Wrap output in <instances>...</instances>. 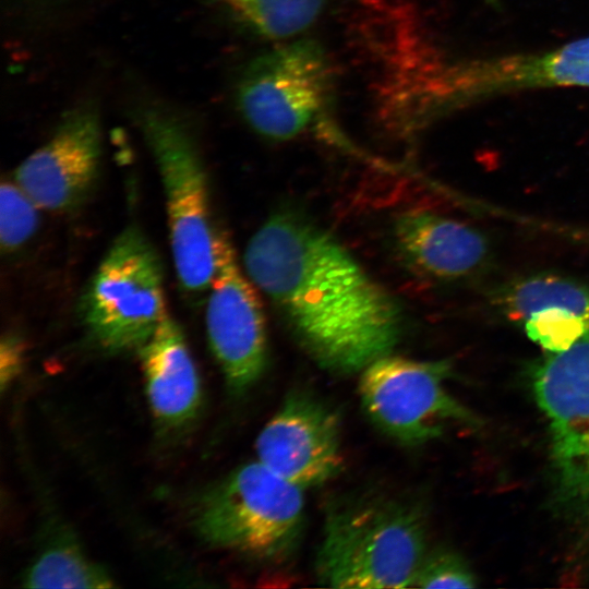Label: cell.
<instances>
[{
	"mask_svg": "<svg viewBox=\"0 0 589 589\" xmlns=\"http://www.w3.org/2000/svg\"><path fill=\"white\" fill-rule=\"evenodd\" d=\"M139 124L163 183L178 280L187 291L202 292L216 273L217 230L199 147L183 121L166 109L142 110Z\"/></svg>",
	"mask_w": 589,
	"mask_h": 589,
	"instance_id": "277c9868",
	"label": "cell"
},
{
	"mask_svg": "<svg viewBox=\"0 0 589 589\" xmlns=\"http://www.w3.org/2000/svg\"><path fill=\"white\" fill-rule=\"evenodd\" d=\"M101 159V128L94 107L65 112L49 140L14 171V181L39 208L64 212L93 188Z\"/></svg>",
	"mask_w": 589,
	"mask_h": 589,
	"instance_id": "8fae6325",
	"label": "cell"
},
{
	"mask_svg": "<svg viewBox=\"0 0 589 589\" xmlns=\"http://www.w3.org/2000/svg\"><path fill=\"white\" fill-rule=\"evenodd\" d=\"M334 73L313 39L280 45L254 58L237 85V106L257 134L275 141L306 131L332 103Z\"/></svg>",
	"mask_w": 589,
	"mask_h": 589,
	"instance_id": "8992f818",
	"label": "cell"
},
{
	"mask_svg": "<svg viewBox=\"0 0 589 589\" xmlns=\"http://www.w3.org/2000/svg\"><path fill=\"white\" fill-rule=\"evenodd\" d=\"M504 314L548 353L561 352L589 335V286L553 274L520 278L497 298Z\"/></svg>",
	"mask_w": 589,
	"mask_h": 589,
	"instance_id": "7c38bea8",
	"label": "cell"
},
{
	"mask_svg": "<svg viewBox=\"0 0 589 589\" xmlns=\"http://www.w3.org/2000/svg\"><path fill=\"white\" fill-rule=\"evenodd\" d=\"M24 580L31 588L112 587L107 572L72 545H59L44 552L28 568Z\"/></svg>",
	"mask_w": 589,
	"mask_h": 589,
	"instance_id": "e0dca14e",
	"label": "cell"
},
{
	"mask_svg": "<svg viewBox=\"0 0 589 589\" xmlns=\"http://www.w3.org/2000/svg\"><path fill=\"white\" fill-rule=\"evenodd\" d=\"M532 388L548 424L558 501L589 526V335L537 363Z\"/></svg>",
	"mask_w": 589,
	"mask_h": 589,
	"instance_id": "ba28073f",
	"label": "cell"
},
{
	"mask_svg": "<svg viewBox=\"0 0 589 589\" xmlns=\"http://www.w3.org/2000/svg\"><path fill=\"white\" fill-rule=\"evenodd\" d=\"M450 371L446 360L385 354L360 372L362 409L380 432L401 445L437 438L453 424L473 422L470 411L446 388Z\"/></svg>",
	"mask_w": 589,
	"mask_h": 589,
	"instance_id": "52a82bcc",
	"label": "cell"
},
{
	"mask_svg": "<svg viewBox=\"0 0 589 589\" xmlns=\"http://www.w3.org/2000/svg\"><path fill=\"white\" fill-rule=\"evenodd\" d=\"M247 275L323 370L360 373L400 341L398 303L328 232L291 212L269 216L243 255Z\"/></svg>",
	"mask_w": 589,
	"mask_h": 589,
	"instance_id": "6da1fadb",
	"label": "cell"
},
{
	"mask_svg": "<svg viewBox=\"0 0 589 589\" xmlns=\"http://www.w3.org/2000/svg\"><path fill=\"white\" fill-rule=\"evenodd\" d=\"M163 275L155 248L137 227L119 233L80 301L81 320L101 349H140L152 337L167 314Z\"/></svg>",
	"mask_w": 589,
	"mask_h": 589,
	"instance_id": "5b68a950",
	"label": "cell"
},
{
	"mask_svg": "<svg viewBox=\"0 0 589 589\" xmlns=\"http://www.w3.org/2000/svg\"><path fill=\"white\" fill-rule=\"evenodd\" d=\"M23 358V344L17 336L3 335L0 344V371L2 388L19 373Z\"/></svg>",
	"mask_w": 589,
	"mask_h": 589,
	"instance_id": "ffe728a7",
	"label": "cell"
},
{
	"mask_svg": "<svg viewBox=\"0 0 589 589\" xmlns=\"http://www.w3.org/2000/svg\"><path fill=\"white\" fill-rule=\"evenodd\" d=\"M303 491L256 459L201 495L193 524L212 545L262 564L280 565L296 554L303 538Z\"/></svg>",
	"mask_w": 589,
	"mask_h": 589,
	"instance_id": "3957f363",
	"label": "cell"
},
{
	"mask_svg": "<svg viewBox=\"0 0 589 589\" xmlns=\"http://www.w3.org/2000/svg\"><path fill=\"white\" fill-rule=\"evenodd\" d=\"M426 553L418 505L385 494L352 495L325 510L315 570L323 585L334 588H408Z\"/></svg>",
	"mask_w": 589,
	"mask_h": 589,
	"instance_id": "7a4b0ae2",
	"label": "cell"
},
{
	"mask_svg": "<svg viewBox=\"0 0 589 589\" xmlns=\"http://www.w3.org/2000/svg\"><path fill=\"white\" fill-rule=\"evenodd\" d=\"M341 426L330 404L293 389L259 433L257 460L303 490L323 485L344 468Z\"/></svg>",
	"mask_w": 589,
	"mask_h": 589,
	"instance_id": "30bf717a",
	"label": "cell"
},
{
	"mask_svg": "<svg viewBox=\"0 0 589 589\" xmlns=\"http://www.w3.org/2000/svg\"><path fill=\"white\" fill-rule=\"evenodd\" d=\"M139 350L149 404L157 420L169 428L192 420L200 405V380L177 322L166 314Z\"/></svg>",
	"mask_w": 589,
	"mask_h": 589,
	"instance_id": "5bb4252c",
	"label": "cell"
},
{
	"mask_svg": "<svg viewBox=\"0 0 589 589\" xmlns=\"http://www.w3.org/2000/svg\"><path fill=\"white\" fill-rule=\"evenodd\" d=\"M413 587L419 588H472L476 578L460 556L448 551L428 552Z\"/></svg>",
	"mask_w": 589,
	"mask_h": 589,
	"instance_id": "d6986e66",
	"label": "cell"
},
{
	"mask_svg": "<svg viewBox=\"0 0 589 589\" xmlns=\"http://www.w3.org/2000/svg\"><path fill=\"white\" fill-rule=\"evenodd\" d=\"M217 266L206 306L209 347L235 395L262 377L268 361L267 329L257 288L244 275L225 232L217 231Z\"/></svg>",
	"mask_w": 589,
	"mask_h": 589,
	"instance_id": "9c48e42d",
	"label": "cell"
},
{
	"mask_svg": "<svg viewBox=\"0 0 589 589\" xmlns=\"http://www.w3.org/2000/svg\"><path fill=\"white\" fill-rule=\"evenodd\" d=\"M392 231L401 260L432 279L470 276L489 257L488 239L479 230L440 214L404 212L395 218Z\"/></svg>",
	"mask_w": 589,
	"mask_h": 589,
	"instance_id": "4fadbf2b",
	"label": "cell"
},
{
	"mask_svg": "<svg viewBox=\"0 0 589 589\" xmlns=\"http://www.w3.org/2000/svg\"><path fill=\"white\" fill-rule=\"evenodd\" d=\"M477 84L495 86L589 87V37L570 43L542 57L506 60L477 70Z\"/></svg>",
	"mask_w": 589,
	"mask_h": 589,
	"instance_id": "9a60e30c",
	"label": "cell"
},
{
	"mask_svg": "<svg viewBox=\"0 0 589 589\" xmlns=\"http://www.w3.org/2000/svg\"><path fill=\"white\" fill-rule=\"evenodd\" d=\"M39 206L14 181L0 187V243L2 251L22 247L35 232Z\"/></svg>",
	"mask_w": 589,
	"mask_h": 589,
	"instance_id": "ac0fdd59",
	"label": "cell"
},
{
	"mask_svg": "<svg viewBox=\"0 0 589 589\" xmlns=\"http://www.w3.org/2000/svg\"><path fill=\"white\" fill-rule=\"evenodd\" d=\"M238 21L269 39L293 37L310 27L328 0H218Z\"/></svg>",
	"mask_w": 589,
	"mask_h": 589,
	"instance_id": "2e32d148",
	"label": "cell"
}]
</instances>
